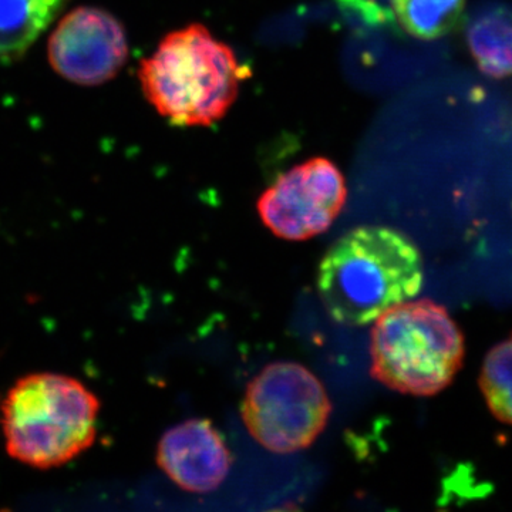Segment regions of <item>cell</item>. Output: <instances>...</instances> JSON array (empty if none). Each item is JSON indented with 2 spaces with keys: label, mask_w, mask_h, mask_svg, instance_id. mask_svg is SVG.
<instances>
[{
  "label": "cell",
  "mask_w": 512,
  "mask_h": 512,
  "mask_svg": "<svg viewBox=\"0 0 512 512\" xmlns=\"http://www.w3.org/2000/svg\"><path fill=\"white\" fill-rule=\"evenodd\" d=\"M471 56L478 69L494 77L512 76V15L507 12H487L478 16L467 33Z\"/></svg>",
  "instance_id": "30bf717a"
},
{
  "label": "cell",
  "mask_w": 512,
  "mask_h": 512,
  "mask_svg": "<svg viewBox=\"0 0 512 512\" xmlns=\"http://www.w3.org/2000/svg\"><path fill=\"white\" fill-rule=\"evenodd\" d=\"M348 198L345 177L329 158L315 157L282 174L259 197V217L272 234L305 241L339 217Z\"/></svg>",
  "instance_id": "8992f818"
},
{
  "label": "cell",
  "mask_w": 512,
  "mask_h": 512,
  "mask_svg": "<svg viewBox=\"0 0 512 512\" xmlns=\"http://www.w3.org/2000/svg\"><path fill=\"white\" fill-rule=\"evenodd\" d=\"M66 0H0V62L28 52L63 9Z\"/></svg>",
  "instance_id": "9c48e42d"
},
{
  "label": "cell",
  "mask_w": 512,
  "mask_h": 512,
  "mask_svg": "<svg viewBox=\"0 0 512 512\" xmlns=\"http://www.w3.org/2000/svg\"><path fill=\"white\" fill-rule=\"evenodd\" d=\"M127 36L111 13L99 8L74 9L49 40V60L64 79L97 86L113 79L126 63Z\"/></svg>",
  "instance_id": "52a82bcc"
},
{
  "label": "cell",
  "mask_w": 512,
  "mask_h": 512,
  "mask_svg": "<svg viewBox=\"0 0 512 512\" xmlns=\"http://www.w3.org/2000/svg\"><path fill=\"white\" fill-rule=\"evenodd\" d=\"M332 406L325 386L305 366L276 362L249 383L242 420L256 443L276 454H292L315 443Z\"/></svg>",
  "instance_id": "5b68a950"
},
{
  "label": "cell",
  "mask_w": 512,
  "mask_h": 512,
  "mask_svg": "<svg viewBox=\"0 0 512 512\" xmlns=\"http://www.w3.org/2000/svg\"><path fill=\"white\" fill-rule=\"evenodd\" d=\"M464 353L463 333L444 306L406 301L376 319L370 370L394 392L429 397L450 386Z\"/></svg>",
  "instance_id": "277c9868"
},
{
  "label": "cell",
  "mask_w": 512,
  "mask_h": 512,
  "mask_svg": "<svg viewBox=\"0 0 512 512\" xmlns=\"http://www.w3.org/2000/svg\"><path fill=\"white\" fill-rule=\"evenodd\" d=\"M423 284V259L397 229L359 227L338 239L318 271L320 301L343 325L363 326L410 301Z\"/></svg>",
  "instance_id": "6da1fadb"
},
{
  "label": "cell",
  "mask_w": 512,
  "mask_h": 512,
  "mask_svg": "<svg viewBox=\"0 0 512 512\" xmlns=\"http://www.w3.org/2000/svg\"><path fill=\"white\" fill-rule=\"evenodd\" d=\"M392 6L400 26L409 35L436 40L460 25L466 0H392Z\"/></svg>",
  "instance_id": "8fae6325"
},
{
  "label": "cell",
  "mask_w": 512,
  "mask_h": 512,
  "mask_svg": "<svg viewBox=\"0 0 512 512\" xmlns=\"http://www.w3.org/2000/svg\"><path fill=\"white\" fill-rule=\"evenodd\" d=\"M480 387L495 419L512 426V333L485 357Z\"/></svg>",
  "instance_id": "7c38bea8"
},
{
  "label": "cell",
  "mask_w": 512,
  "mask_h": 512,
  "mask_svg": "<svg viewBox=\"0 0 512 512\" xmlns=\"http://www.w3.org/2000/svg\"><path fill=\"white\" fill-rule=\"evenodd\" d=\"M245 69L234 50L200 23L168 33L143 60L147 100L174 126H211L237 100Z\"/></svg>",
  "instance_id": "7a4b0ae2"
},
{
  "label": "cell",
  "mask_w": 512,
  "mask_h": 512,
  "mask_svg": "<svg viewBox=\"0 0 512 512\" xmlns=\"http://www.w3.org/2000/svg\"><path fill=\"white\" fill-rule=\"evenodd\" d=\"M157 463L183 490L210 493L227 478L232 456L211 420L192 419L161 437Z\"/></svg>",
  "instance_id": "ba28073f"
},
{
  "label": "cell",
  "mask_w": 512,
  "mask_h": 512,
  "mask_svg": "<svg viewBox=\"0 0 512 512\" xmlns=\"http://www.w3.org/2000/svg\"><path fill=\"white\" fill-rule=\"evenodd\" d=\"M100 403L72 377L36 373L20 379L3 403L10 456L28 466H62L92 446Z\"/></svg>",
  "instance_id": "3957f363"
}]
</instances>
